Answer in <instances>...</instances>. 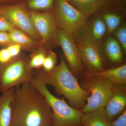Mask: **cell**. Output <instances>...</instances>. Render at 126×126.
<instances>
[{
	"label": "cell",
	"instance_id": "cell-12",
	"mask_svg": "<svg viewBox=\"0 0 126 126\" xmlns=\"http://www.w3.org/2000/svg\"><path fill=\"white\" fill-rule=\"evenodd\" d=\"M15 89L12 88L0 96V126H10Z\"/></svg>",
	"mask_w": 126,
	"mask_h": 126
},
{
	"label": "cell",
	"instance_id": "cell-6",
	"mask_svg": "<svg viewBox=\"0 0 126 126\" xmlns=\"http://www.w3.org/2000/svg\"><path fill=\"white\" fill-rule=\"evenodd\" d=\"M0 16L7 19L16 28L24 31L37 42L41 39L32 23L29 10L22 1L13 4H0Z\"/></svg>",
	"mask_w": 126,
	"mask_h": 126
},
{
	"label": "cell",
	"instance_id": "cell-10",
	"mask_svg": "<svg viewBox=\"0 0 126 126\" xmlns=\"http://www.w3.org/2000/svg\"><path fill=\"white\" fill-rule=\"evenodd\" d=\"M57 43L61 46L70 68L74 72L82 68V62L77 45L73 34L60 29H58Z\"/></svg>",
	"mask_w": 126,
	"mask_h": 126
},
{
	"label": "cell",
	"instance_id": "cell-18",
	"mask_svg": "<svg viewBox=\"0 0 126 126\" xmlns=\"http://www.w3.org/2000/svg\"><path fill=\"white\" fill-rule=\"evenodd\" d=\"M106 49L109 58L112 62H121L123 59L121 47L117 41L112 37L107 39Z\"/></svg>",
	"mask_w": 126,
	"mask_h": 126
},
{
	"label": "cell",
	"instance_id": "cell-25",
	"mask_svg": "<svg viewBox=\"0 0 126 126\" xmlns=\"http://www.w3.org/2000/svg\"><path fill=\"white\" fill-rule=\"evenodd\" d=\"M12 58L7 48L0 50V65L5 64L10 62Z\"/></svg>",
	"mask_w": 126,
	"mask_h": 126
},
{
	"label": "cell",
	"instance_id": "cell-19",
	"mask_svg": "<svg viewBox=\"0 0 126 126\" xmlns=\"http://www.w3.org/2000/svg\"><path fill=\"white\" fill-rule=\"evenodd\" d=\"M47 53L48 51L42 46L32 52L29 61L30 68L33 70H39L43 67Z\"/></svg>",
	"mask_w": 126,
	"mask_h": 126
},
{
	"label": "cell",
	"instance_id": "cell-22",
	"mask_svg": "<svg viewBox=\"0 0 126 126\" xmlns=\"http://www.w3.org/2000/svg\"><path fill=\"white\" fill-rule=\"evenodd\" d=\"M57 62V55L55 52L51 50L48 51L47 56L43 66V72L49 73L54 69Z\"/></svg>",
	"mask_w": 126,
	"mask_h": 126
},
{
	"label": "cell",
	"instance_id": "cell-8",
	"mask_svg": "<svg viewBox=\"0 0 126 126\" xmlns=\"http://www.w3.org/2000/svg\"><path fill=\"white\" fill-rule=\"evenodd\" d=\"M29 11L34 27L40 36L43 45L49 47L57 43L58 28L55 21L53 10L43 12Z\"/></svg>",
	"mask_w": 126,
	"mask_h": 126
},
{
	"label": "cell",
	"instance_id": "cell-9",
	"mask_svg": "<svg viewBox=\"0 0 126 126\" xmlns=\"http://www.w3.org/2000/svg\"><path fill=\"white\" fill-rule=\"evenodd\" d=\"M107 31L103 19L97 17L87 20L73 34L74 40L78 43L97 46L102 42Z\"/></svg>",
	"mask_w": 126,
	"mask_h": 126
},
{
	"label": "cell",
	"instance_id": "cell-28",
	"mask_svg": "<svg viewBox=\"0 0 126 126\" xmlns=\"http://www.w3.org/2000/svg\"><path fill=\"white\" fill-rule=\"evenodd\" d=\"M111 126H126V111L123 112L117 119L110 122Z\"/></svg>",
	"mask_w": 126,
	"mask_h": 126
},
{
	"label": "cell",
	"instance_id": "cell-15",
	"mask_svg": "<svg viewBox=\"0 0 126 126\" xmlns=\"http://www.w3.org/2000/svg\"><path fill=\"white\" fill-rule=\"evenodd\" d=\"M79 11L88 17L97 13L108 2V0H67Z\"/></svg>",
	"mask_w": 126,
	"mask_h": 126
},
{
	"label": "cell",
	"instance_id": "cell-3",
	"mask_svg": "<svg viewBox=\"0 0 126 126\" xmlns=\"http://www.w3.org/2000/svg\"><path fill=\"white\" fill-rule=\"evenodd\" d=\"M29 82L43 94L51 108L54 126H75L81 122L82 113L69 106L64 99L54 96L34 73Z\"/></svg>",
	"mask_w": 126,
	"mask_h": 126
},
{
	"label": "cell",
	"instance_id": "cell-21",
	"mask_svg": "<svg viewBox=\"0 0 126 126\" xmlns=\"http://www.w3.org/2000/svg\"><path fill=\"white\" fill-rule=\"evenodd\" d=\"M103 19L107 26L108 32L110 34L117 29L121 21V18L119 16L111 13L104 14Z\"/></svg>",
	"mask_w": 126,
	"mask_h": 126
},
{
	"label": "cell",
	"instance_id": "cell-26",
	"mask_svg": "<svg viewBox=\"0 0 126 126\" xmlns=\"http://www.w3.org/2000/svg\"><path fill=\"white\" fill-rule=\"evenodd\" d=\"M13 44L8 32H0V45L7 47Z\"/></svg>",
	"mask_w": 126,
	"mask_h": 126
},
{
	"label": "cell",
	"instance_id": "cell-11",
	"mask_svg": "<svg viewBox=\"0 0 126 126\" xmlns=\"http://www.w3.org/2000/svg\"><path fill=\"white\" fill-rule=\"evenodd\" d=\"M77 45L81 59L89 68L94 72L104 70L102 59L97 46L80 43Z\"/></svg>",
	"mask_w": 126,
	"mask_h": 126
},
{
	"label": "cell",
	"instance_id": "cell-14",
	"mask_svg": "<svg viewBox=\"0 0 126 126\" xmlns=\"http://www.w3.org/2000/svg\"><path fill=\"white\" fill-rule=\"evenodd\" d=\"M126 105V97L124 93L117 92L113 94L109 100L104 108V114L106 118L110 120L117 116L123 111Z\"/></svg>",
	"mask_w": 126,
	"mask_h": 126
},
{
	"label": "cell",
	"instance_id": "cell-16",
	"mask_svg": "<svg viewBox=\"0 0 126 126\" xmlns=\"http://www.w3.org/2000/svg\"><path fill=\"white\" fill-rule=\"evenodd\" d=\"M93 76H98L108 79L113 84L126 83V65L113 68L101 72H93Z\"/></svg>",
	"mask_w": 126,
	"mask_h": 126
},
{
	"label": "cell",
	"instance_id": "cell-29",
	"mask_svg": "<svg viewBox=\"0 0 126 126\" xmlns=\"http://www.w3.org/2000/svg\"><path fill=\"white\" fill-rule=\"evenodd\" d=\"M21 0H0V4H9V3H12L18 1V2H20Z\"/></svg>",
	"mask_w": 126,
	"mask_h": 126
},
{
	"label": "cell",
	"instance_id": "cell-27",
	"mask_svg": "<svg viewBox=\"0 0 126 126\" xmlns=\"http://www.w3.org/2000/svg\"><path fill=\"white\" fill-rule=\"evenodd\" d=\"M7 50L12 58H14L19 55L21 47L19 45L14 44L7 46Z\"/></svg>",
	"mask_w": 126,
	"mask_h": 126
},
{
	"label": "cell",
	"instance_id": "cell-23",
	"mask_svg": "<svg viewBox=\"0 0 126 126\" xmlns=\"http://www.w3.org/2000/svg\"><path fill=\"white\" fill-rule=\"evenodd\" d=\"M116 36L121 44L124 52L126 51V25L122 26L116 32Z\"/></svg>",
	"mask_w": 126,
	"mask_h": 126
},
{
	"label": "cell",
	"instance_id": "cell-5",
	"mask_svg": "<svg viewBox=\"0 0 126 126\" xmlns=\"http://www.w3.org/2000/svg\"><path fill=\"white\" fill-rule=\"evenodd\" d=\"M55 1L53 14L59 29L73 34L87 20L88 17L70 4L67 0H55Z\"/></svg>",
	"mask_w": 126,
	"mask_h": 126
},
{
	"label": "cell",
	"instance_id": "cell-1",
	"mask_svg": "<svg viewBox=\"0 0 126 126\" xmlns=\"http://www.w3.org/2000/svg\"><path fill=\"white\" fill-rule=\"evenodd\" d=\"M10 126H54L51 108L29 82L15 89Z\"/></svg>",
	"mask_w": 126,
	"mask_h": 126
},
{
	"label": "cell",
	"instance_id": "cell-7",
	"mask_svg": "<svg viewBox=\"0 0 126 126\" xmlns=\"http://www.w3.org/2000/svg\"><path fill=\"white\" fill-rule=\"evenodd\" d=\"M97 77L87 84V88L91 95L86 98L87 103L83 109V112L86 113L106 107L113 93V84L111 81L103 77Z\"/></svg>",
	"mask_w": 126,
	"mask_h": 126
},
{
	"label": "cell",
	"instance_id": "cell-13",
	"mask_svg": "<svg viewBox=\"0 0 126 126\" xmlns=\"http://www.w3.org/2000/svg\"><path fill=\"white\" fill-rule=\"evenodd\" d=\"M8 33L12 42L20 46L21 49L32 53L39 47L43 46L42 43L37 42L28 34L17 28Z\"/></svg>",
	"mask_w": 126,
	"mask_h": 126
},
{
	"label": "cell",
	"instance_id": "cell-2",
	"mask_svg": "<svg viewBox=\"0 0 126 126\" xmlns=\"http://www.w3.org/2000/svg\"><path fill=\"white\" fill-rule=\"evenodd\" d=\"M37 70L35 74L46 86H53L58 93L64 95L72 105L79 108L83 105L88 92L79 86L77 79L69 69L63 55L60 63L51 72L45 73Z\"/></svg>",
	"mask_w": 126,
	"mask_h": 126
},
{
	"label": "cell",
	"instance_id": "cell-17",
	"mask_svg": "<svg viewBox=\"0 0 126 126\" xmlns=\"http://www.w3.org/2000/svg\"><path fill=\"white\" fill-rule=\"evenodd\" d=\"M81 123L84 126H111L105 116L104 107L86 113L81 118Z\"/></svg>",
	"mask_w": 126,
	"mask_h": 126
},
{
	"label": "cell",
	"instance_id": "cell-4",
	"mask_svg": "<svg viewBox=\"0 0 126 126\" xmlns=\"http://www.w3.org/2000/svg\"><path fill=\"white\" fill-rule=\"evenodd\" d=\"M29 61L27 56L20 54L8 63L0 65V92L30 82L34 72L30 68Z\"/></svg>",
	"mask_w": 126,
	"mask_h": 126
},
{
	"label": "cell",
	"instance_id": "cell-24",
	"mask_svg": "<svg viewBox=\"0 0 126 126\" xmlns=\"http://www.w3.org/2000/svg\"><path fill=\"white\" fill-rule=\"evenodd\" d=\"M15 28V26L10 21L0 16V32H9Z\"/></svg>",
	"mask_w": 126,
	"mask_h": 126
},
{
	"label": "cell",
	"instance_id": "cell-20",
	"mask_svg": "<svg viewBox=\"0 0 126 126\" xmlns=\"http://www.w3.org/2000/svg\"><path fill=\"white\" fill-rule=\"evenodd\" d=\"M55 0H27L21 1L26 8L30 11L50 10L53 7Z\"/></svg>",
	"mask_w": 126,
	"mask_h": 126
}]
</instances>
